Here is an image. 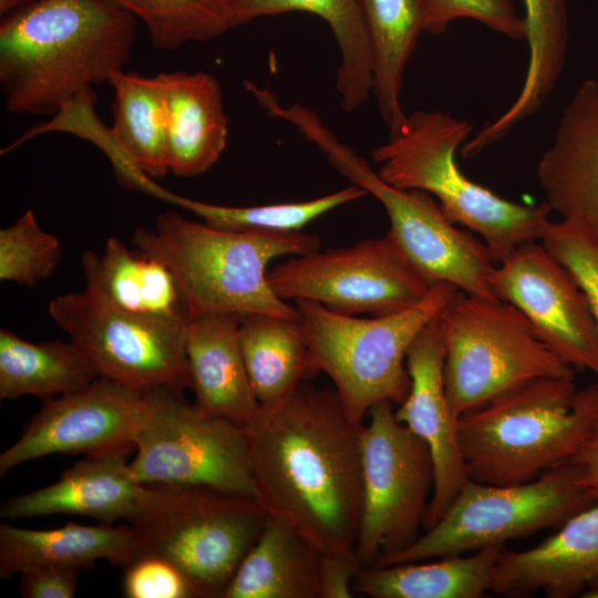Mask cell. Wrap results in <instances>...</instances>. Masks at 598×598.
<instances>
[{
	"mask_svg": "<svg viewBox=\"0 0 598 598\" xmlns=\"http://www.w3.org/2000/svg\"><path fill=\"white\" fill-rule=\"evenodd\" d=\"M571 462L577 466L582 487L598 501V421L591 436Z\"/></svg>",
	"mask_w": 598,
	"mask_h": 598,
	"instance_id": "obj_41",
	"label": "cell"
},
{
	"mask_svg": "<svg viewBox=\"0 0 598 598\" xmlns=\"http://www.w3.org/2000/svg\"><path fill=\"white\" fill-rule=\"evenodd\" d=\"M536 175L551 210L598 235V80H585L573 94Z\"/></svg>",
	"mask_w": 598,
	"mask_h": 598,
	"instance_id": "obj_19",
	"label": "cell"
},
{
	"mask_svg": "<svg viewBox=\"0 0 598 598\" xmlns=\"http://www.w3.org/2000/svg\"><path fill=\"white\" fill-rule=\"evenodd\" d=\"M142 488L131 472L127 454L86 455L64 471L56 483L7 499L0 516L17 519L68 514L113 524L133 514Z\"/></svg>",
	"mask_w": 598,
	"mask_h": 598,
	"instance_id": "obj_21",
	"label": "cell"
},
{
	"mask_svg": "<svg viewBox=\"0 0 598 598\" xmlns=\"http://www.w3.org/2000/svg\"><path fill=\"white\" fill-rule=\"evenodd\" d=\"M124 570L123 592L127 598H198L189 580L166 560L141 557Z\"/></svg>",
	"mask_w": 598,
	"mask_h": 598,
	"instance_id": "obj_38",
	"label": "cell"
},
{
	"mask_svg": "<svg viewBox=\"0 0 598 598\" xmlns=\"http://www.w3.org/2000/svg\"><path fill=\"white\" fill-rule=\"evenodd\" d=\"M280 116L315 144L341 175L382 204L390 219L389 233L431 283L447 282L466 295L498 300L489 283L495 260L488 247L470 231L456 228L432 195L385 183L311 109L295 103L283 107Z\"/></svg>",
	"mask_w": 598,
	"mask_h": 598,
	"instance_id": "obj_8",
	"label": "cell"
},
{
	"mask_svg": "<svg viewBox=\"0 0 598 598\" xmlns=\"http://www.w3.org/2000/svg\"><path fill=\"white\" fill-rule=\"evenodd\" d=\"M444 389L453 415L537 378L575 379L574 368L536 334L511 303L458 290L437 316Z\"/></svg>",
	"mask_w": 598,
	"mask_h": 598,
	"instance_id": "obj_9",
	"label": "cell"
},
{
	"mask_svg": "<svg viewBox=\"0 0 598 598\" xmlns=\"http://www.w3.org/2000/svg\"><path fill=\"white\" fill-rule=\"evenodd\" d=\"M85 286L114 307L146 318L188 324L189 306L171 269L110 237L102 255H81Z\"/></svg>",
	"mask_w": 598,
	"mask_h": 598,
	"instance_id": "obj_25",
	"label": "cell"
},
{
	"mask_svg": "<svg viewBox=\"0 0 598 598\" xmlns=\"http://www.w3.org/2000/svg\"><path fill=\"white\" fill-rule=\"evenodd\" d=\"M473 130L470 121L443 111H415L371 156L385 183L432 195L452 223L484 239L497 264L540 239L551 209L545 202L534 206L503 198L462 173L456 151Z\"/></svg>",
	"mask_w": 598,
	"mask_h": 598,
	"instance_id": "obj_5",
	"label": "cell"
},
{
	"mask_svg": "<svg viewBox=\"0 0 598 598\" xmlns=\"http://www.w3.org/2000/svg\"><path fill=\"white\" fill-rule=\"evenodd\" d=\"M140 19L152 44L174 50L188 42L207 41L228 29L214 0H106Z\"/></svg>",
	"mask_w": 598,
	"mask_h": 598,
	"instance_id": "obj_34",
	"label": "cell"
},
{
	"mask_svg": "<svg viewBox=\"0 0 598 598\" xmlns=\"http://www.w3.org/2000/svg\"><path fill=\"white\" fill-rule=\"evenodd\" d=\"M320 556L293 527L269 516L223 598H320Z\"/></svg>",
	"mask_w": 598,
	"mask_h": 598,
	"instance_id": "obj_28",
	"label": "cell"
},
{
	"mask_svg": "<svg viewBox=\"0 0 598 598\" xmlns=\"http://www.w3.org/2000/svg\"><path fill=\"white\" fill-rule=\"evenodd\" d=\"M62 257L60 240L43 230L29 209L0 229V279L28 287L51 277Z\"/></svg>",
	"mask_w": 598,
	"mask_h": 598,
	"instance_id": "obj_35",
	"label": "cell"
},
{
	"mask_svg": "<svg viewBox=\"0 0 598 598\" xmlns=\"http://www.w3.org/2000/svg\"><path fill=\"white\" fill-rule=\"evenodd\" d=\"M268 517L257 497L206 485L143 484L126 519L135 544L132 560H166L198 598H223Z\"/></svg>",
	"mask_w": 598,
	"mask_h": 598,
	"instance_id": "obj_6",
	"label": "cell"
},
{
	"mask_svg": "<svg viewBox=\"0 0 598 598\" xmlns=\"http://www.w3.org/2000/svg\"><path fill=\"white\" fill-rule=\"evenodd\" d=\"M136 18L106 0H35L0 23V87L13 114L54 116L128 63Z\"/></svg>",
	"mask_w": 598,
	"mask_h": 598,
	"instance_id": "obj_2",
	"label": "cell"
},
{
	"mask_svg": "<svg viewBox=\"0 0 598 598\" xmlns=\"http://www.w3.org/2000/svg\"><path fill=\"white\" fill-rule=\"evenodd\" d=\"M369 30L373 59V95L390 133L408 115L401 105L403 75L424 31L426 0H360Z\"/></svg>",
	"mask_w": 598,
	"mask_h": 598,
	"instance_id": "obj_30",
	"label": "cell"
},
{
	"mask_svg": "<svg viewBox=\"0 0 598 598\" xmlns=\"http://www.w3.org/2000/svg\"><path fill=\"white\" fill-rule=\"evenodd\" d=\"M216 3L228 30L259 17L291 11L320 17L329 24L340 51L336 89L343 111H355L373 93V50L360 0H216Z\"/></svg>",
	"mask_w": 598,
	"mask_h": 598,
	"instance_id": "obj_24",
	"label": "cell"
},
{
	"mask_svg": "<svg viewBox=\"0 0 598 598\" xmlns=\"http://www.w3.org/2000/svg\"><path fill=\"white\" fill-rule=\"evenodd\" d=\"M544 377L515 386L457 417L470 480L493 485L533 481L571 462L598 421V381Z\"/></svg>",
	"mask_w": 598,
	"mask_h": 598,
	"instance_id": "obj_3",
	"label": "cell"
},
{
	"mask_svg": "<svg viewBox=\"0 0 598 598\" xmlns=\"http://www.w3.org/2000/svg\"><path fill=\"white\" fill-rule=\"evenodd\" d=\"M444 358L436 317L417 333L408 350L411 389L395 410L396 420L426 443L432 456L434 488L423 522L425 529L444 515L468 480L458 444L457 419L445 394Z\"/></svg>",
	"mask_w": 598,
	"mask_h": 598,
	"instance_id": "obj_17",
	"label": "cell"
},
{
	"mask_svg": "<svg viewBox=\"0 0 598 598\" xmlns=\"http://www.w3.org/2000/svg\"><path fill=\"white\" fill-rule=\"evenodd\" d=\"M539 240L575 276L598 327V235L581 221L560 219L549 220Z\"/></svg>",
	"mask_w": 598,
	"mask_h": 598,
	"instance_id": "obj_36",
	"label": "cell"
},
{
	"mask_svg": "<svg viewBox=\"0 0 598 598\" xmlns=\"http://www.w3.org/2000/svg\"><path fill=\"white\" fill-rule=\"evenodd\" d=\"M80 570L68 566L24 570L20 574V594L24 598H71L78 589Z\"/></svg>",
	"mask_w": 598,
	"mask_h": 598,
	"instance_id": "obj_39",
	"label": "cell"
},
{
	"mask_svg": "<svg viewBox=\"0 0 598 598\" xmlns=\"http://www.w3.org/2000/svg\"><path fill=\"white\" fill-rule=\"evenodd\" d=\"M489 283L495 297L517 308L555 354L598 378V327L588 299L542 243L523 244L495 264Z\"/></svg>",
	"mask_w": 598,
	"mask_h": 598,
	"instance_id": "obj_16",
	"label": "cell"
},
{
	"mask_svg": "<svg viewBox=\"0 0 598 598\" xmlns=\"http://www.w3.org/2000/svg\"><path fill=\"white\" fill-rule=\"evenodd\" d=\"M282 300L306 299L346 316L395 313L419 303L431 283L388 231L351 247L315 250L267 274Z\"/></svg>",
	"mask_w": 598,
	"mask_h": 598,
	"instance_id": "obj_14",
	"label": "cell"
},
{
	"mask_svg": "<svg viewBox=\"0 0 598 598\" xmlns=\"http://www.w3.org/2000/svg\"><path fill=\"white\" fill-rule=\"evenodd\" d=\"M529 56L517 97L496 120L486 123L462 146L465 158L503 138L518 123L536 113L556 86L568 50L566 0H522Z\"/></svg>",
	"mask_w": 598,
	"mask_h": 598,
	"instance_id": "obj_27",
	"label": "cell"
},
{
	"mask_svg": "<svg viewBox=\"0 0 598 598\" xmlns=\"http://www.w3.org/2000/svg\"><path fill=\"white\" fill-rule=\"evenodd\" d=\"M491 591L507 597L598 598V502L527 550L503 548Z\"/></svg>",
	"mask_w": 598,
	"mask_h": 598,
	"instance_id": "obj_18",
	"label": "cell"
},
{
	"mask_svg": "<svg viewBox=\"0 0 598 598\" xmlns=\"http://www.w3.org/2000/svg\"><path fill=\"white\" fill-rule=\"evenodd\" d=\"M214 1H216V0H214Z\"/></svg>",
	"mask_w": 598,
	"mask_h": 598,
	"instance_id": "obj_43",
	"label": "cell"
},
{
	"mask_svg": "<svg viewBox=\"0 0 598 598\" xmlns=\"http://www.w3.org/2000/svg\"><path fill=\"white\" fill-rule=\"evenodd\" d=\"M239 342L259 403L277 401L313 378L300 319L264 313L243 316Z\"/></svg>",
	"mask_w": 598,
	"mask_h": 598,
	"instance_id": "obj_32",
	"label": "cell"
},
{
	"mask_svg": "<svg viewBox=\"0 0 598 598\" xmlns=\"http://www.w3.org/2000/svg\"><path fill=\"white\" fill-rule=\"evenodd\" d=\"M34 1L35 0H0V14L6 17Z\"/></svg>",
	"mask_w": 598,
	"mask_h": 598,
	"instance_id": "obj_42",
	"label": "cell"
},
{
	"mask_svg": "<svg viewBox=\"0 0 598 598\" xmlns=\"http://www.w3.org/2000/svg\"><path fill=\"white\" fill-rule=\"evenodd\" d=\"M458 18L476 20L514 40H526L527 25L512 0H426L424 32L443 33Z\"/></svg>",
	"mask_w": 598,
	"mask_h": 598,
	"instance_id": "obj_37",
	"label": "cell"
},
{
	"mask_svg": "<svg viewBox=\"0 0 598 598\" xmlns=\"http://www.w3.org/2000/svg\"><path fill=\"white\" fill-rule=\"evenodd\" d=\"M132 190L173 204L202 217L206 225L230 231H299L319 216L361 198L367 192L352 184L349 187L311 200L250 207H231L204 203L174 194L137 172L130 182Z\"/></svg>",
	"mask_w": 598,
	"mask_h": 598,
	"instance_id": "obj_33",
	"label": "cell"
},
{
	"mask_svg": "<svg viewBox=\"0 0 598 598\" xmlns=\"http://www.w3.org/2000/svg\"><path fill=\"white\" fill-rule=\"evenodd\" d=\"M109 83L114 89L113 125L105 126L94 103L74 105L64 121V131L91 143L104 141L150 177L169 172L167 124L162 91L156 75L118 70Z\"/></svg>",
	"mask_w": 598,
	"mask_h": 598,
	"instance_id": "obj_20",
	"label": "cell"
},
{
	"mask_svg": "<svg viewBox=\"0 0 598 598\" xmlns=\"http://www.w3.org/2000/svg\"><path fill=\"white\" fill-rule=\"evenodd\" d=\"M99 378L73 341L29 342L0 330V398L33 395L42 400L75 392Z\"/></svg>",
	"mask_w": 598,
	"mask_h": 598,
	"instance_id": "obj_31",
	"label": "cell"
},
{
	"mask_svg": "<svg viewBox=\"0 0 598 598\" xmlns=\"http://www.w3.org/2000/svg\"><path fill=\"white\" fill-rule=\"evenodd\" d=\"M457 292L451 283L435 282L415 306L371 318L340 315L316 301L296 300L312 375L324 372L331 379L357 424H363L379 401L400 405L411 389L406 353L412 341Z\"/></svg>",
	"mask_w": 598,
	"mask_h": 598,
	"instance_id": "obj_7",
	"label": "cell"
},
{
	"mask_svg": "<svg viewBox=\"0 0 598 598\" xmlns=\"http://www.w3.org/2000/svg\"><path fill=\"white\" fill-rule=\"evenodd\" d=\"M130 462L141 484L206 485L257 497L243 427L189 404L183 393L150 390V411Z\"/></svg>",
	"mask_w": 598,
	"mask_h": 598,
	"instance_id": "obj_12",
	"label": "cell"
},
{
	"mask_svg": "<svg viewBox=\"0 0 598 598\" xmlns=\"http://www.w3.org/2000/svg\"><path fill=\"white\" fill-rule=\"evenodd\" d=\"M258 499L321 554L357 563L362 431L336 390L307 382L241 424Z\"/></svg>",
	"mask_w": 598,
	"mask_h": 598,
	"instance_id": "obj_1",
	"label": "cell"
},
{
	"mask_svg": "<svg viewBox=\"0 0 598 598\" xmlns=\"http://www.w3.org/2000/svg\"><path fill=\"white\" fill-rule=\"evenodd\" d=\"M503 548L494 545L431 563L360 567L352 589L372 598H480L491 588Z\"/></svg>",
	"mask_w": 598,
	"mask_h": 598,
	"instance_id": "obj_29",
	"label": "cell"
},
{
	"mask_svg": "<svg viewBox=\"0 0 598 598\" xmlns=\"http://www.w3.org/2000/svg\"><path fill=\"white\" fill-rule=\"evenodd\" d=\"M360 566L347 558L321 554L319 563L320 598H351L352 580Z\"/></svg>",
	"mask_w": 598,
	"mask_h": 598,
	"instance_id": "obj_40",
	"label": "cell"
},
{
	"mask_svg": "<svg viewBox=\"0 0 598 598\" xmlns=\"http://www.w3.org/2000/svg\"><path fill=\"white\" fill-rule=\"evenodd\" d=\"M362 431V509L355 547L360 567L411 546L434 488L426 443L395 417L393 403L372 405Z\"/></svg>",
	"mask_w": 598,
	"mask_h": 598,
	"instance_id": "obj_11",
	"label": "cell"
},
{
	"mask_svg": "<svg viewBox=\"0 0 598 598\" xmlns=\"http://www.w3.org/2000/svg\"><path fill=\"white\" fill-rule=\"evenodd\" d=\"M42 402L20 437L0 455L1 477L19 464L51 454H128L148 415L150 390L99 377L82 390Z\"/></svg>",
	"mask_w": 598,
	"mask_h": 598,
	"instance_id": "obj_15",
	"label": "cell"
},
{
	"mask_svg": "<svg viewBox=\"0 0 598 598\" xmlns=\"http://www.w3.org/2000/svg\"><path fill=\"white\" fill-rule=\"evenodd\" d=\"M597 502L580 484L573 462L522 484L493 485L468 478L433 526L411 546L374 566L424 561L504 545L543 528L559 527Z\"/></svg>",
	"mask_w": 598,
	"mask_h": 598,
	"instance_id": "obj_10",
	"label": "cell"
},
{
	"mask_svg": "<svg viewBox=\"0 0 598 598\" xmlns=\"http://www.w3.org/2000/svg\"><path fill=\"white\" fill-rule=\"evenodd\" d=\"M156 78L166 114L169 172L177 177L200 175L227 145L220 84L206 72H162Z\"/></svg>",
	"mask_w": 598,
	"mask_h": 598,
	"instance_id": "obj_23",
	"label": "cell"
},
{
	"mask_svg": "<svg viewBox=\"0 0 598 598\" xmlns=\"http://www.w3.org/2000/svg\"><path fill=\"white\" fill-rule=\"evenodd\" d=\"M134 538L127 524L83 526L72 522L48 530L0 525V577L43 566L92 568L100 559L125 567L134 557Z\"/></svg>",
	"mask_w": 598,
	"mask_h": 598,
	"instance_id": "obj_26",
	"label": "cell"
},
{
	"mask_svg": "<svg viewBox=\"0 0 598 598\" xmlns=\"http://www.w3.org/2000/svg\"><path fill=\"white\" fill-rule=\"evenodd\" d=\"M132 244L171 269L193 316L264 313L292 320L300 319L299 312L274 292L267 266L277 257L320 248L317 235L224 230L173 210L159 214L153 229L136 228Z\"/></svg>",
	"mask_w": 598,
	"mask_h": 598,
	"instance_id": "obj_4",
	"label": "cell"
},
{
	"mask_svg": "<svg viewBox=\"0 0 598 598\" xmlns=\"http://www.w3.org/2000/svg\"><path fill=\"white\" fill-rule=\"evenodd\" d=\"M241 318L231 312L194 315L185 341L194 404L240 425L259 405L240 349Z\"/></svg>",
	"mask_w": 598,
	"mask_h": 598,
	"instance_id": "obj_22",
	"label": "cell"
},
{
	"mask_svg": "<svg viewBox=\"0 0 598 598\" xmlns=\"http://www.w3.org/2000/svg\"><path fill=\"white\" fill-rule=\"evenodd\" d=\"M49 313L99 377L144 391L192 389L187 324L126 312L86 286L53 298Z\"/></svg>",
	"mask_w": 598,
	"mask_h": 598,
	"instance_id": "obj_13",
	"label": "cell"
}]
</instances>
